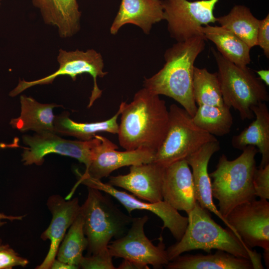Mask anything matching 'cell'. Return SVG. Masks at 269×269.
<instances>
[{"mask_svg": "<svg viewBox=\"0 0 269 269\" xmlns=\"http://www.w3.org/2000/svg\"><path fill=\"white\" fill-rule=\"evenodd\" d=\"M220 26L230 30L251 48L257 46V37L260 20L246 5H235L230 12L217 17Z\"/></svg>", "mask_w": 269, "mask_h": 269, "instance_id": "26", "label": "cell"}, {"mask_svg": "<svg viewBox=\"0 0 269 269\" xmlns=\"http://www.w3.org/2000/svg\"><path fill=\"white\" fill-rule=\"evenodd\" d=\"M108 248L98 253L83 257L79 268L83 269H116Z\"/></svg>", "mask_w": 269, "mask_h": 269, "instance_id": "30", "label": "cell"}, {"mask_svg": "<svg viewBox=\"0 0 269 269\" xmlns=\"http://www.w3.org/2000/svg\"><path fill=\"white\" fill-rule=\"evenodd\" d=\"M57 60L59 68L55 72L34 81H27L19 79L18 85L10 92L9 95L15 97L31 87L51 84L60 76H69L73 81H75L78 75L87 73L92 77L94 82L88 105V107L90 108L102 94V90L99 89L97 85V78H103L108 74L107 72L104 71V63L101 54L94 49L84 51L78 49L66 51L61 49L59 50Z\"/></svg>", "mask_w": 269, "mask_h": 269, "instance_id": "8", "label": "cell"}, {"mask_svg": "<svg viewBox=\"0 0 269 269\" xmlns=\"http://www.w3.org/2000/svg\"><path fill=\"white\" fill-rule=\"evenodd\" d=\"M200 30L206 40L213 42L218 52L226 59L241 67L251 62V48L233 32L221 26L209 24Z\"/></svg>", "mask_w": 269, "mask_h": 269, "instance_id": "25", "label": "cell"}, {"mask_svg": "<svg viewBox=\"0 0 269 269\" xmlns=\"http://www.w3.org/2000/svg\"><path fill=\"white\" fill-rule=\"evenodd\" d=\"M76 267L72 266L64 263L62 261H59L55 259L53 262L50 269H77Z\"/></svg>", "mask_w": 269, "mask_h": 269, "instance_id": "35", "label": "cell"}, {"mask_svg": "<svg viewBox=\"0 0 269 269\" xmlns=\"http://www.w3.org/2000/svg\"><path fill=\"white\" fill-rule=\"evenodd\" d=\"M2 1V0H0V5H1V1Z\"/></svg>", "mask_w": 269, "mask_h": 269, "instance_id": "41", "label": "cell"}, {"mask_svg": "<svg viewBox=\"0 0 269 269\" xmlns=\"http://www.w3.org/2000/svg\"><path fill=\"white\" fill-rule=\"evenodd\" d=\"M257 45L263 50L267 58H269V14L260 20L257 37Z\"/></svg>", "mask_w": 269, "mask_h": 269, "instance_id": "33", "label": "cell"}, {"mask_svg": "<svg viewBox=\"0 0 269 269\" xmlns=\"http://www.w3.org/2000/svg\"><path fill=\"white\" fill-rule=\"evenodd\" d=\"M255 195L262 199H269V164L256 169L253 178Z\"/></svg>", "mask_w": 269, "mask_h": 269, "instance_id": "31", "label": "cell"}, {"mask_svg": "<svg viewBox=\"0 0 269 269\" xmlns=\"http://www.w3.org/2000/svg\"><path fill=\"white\" fill-rule=\"evenodd\" d=\"M242 150L232 160L222 154L216 169L209 174L213 179V197L218 201V210L225 218L237 206L256 198L253 181L257 168L255 156L259 151L252 145Z\"/></svg>", "mask_w": 269, "mask_h": 269, "instance_id": "4", "label": "cell"}, {"mask_svg": "<svg viewBox=\"0 0 269 269\" xmlns=\"http://www.w3.org/2000/svg\"><path fill=\"white\" fill-rule=\"evenodd\" d=\"M220 149V143L218 140L210 141L187 157L185 160L192 169L196 201L202 207L215 214L232 231L231 226L213 202L211 179L208 172L210 158Z\"/></svg>", "mask_w": 269, "mask_h": 269, "instance_id": "18", "label": "cell"}, {"mask_svg": "<svg viewBox=\"0 0 269 269\" xmlns=\"http://www.w3.org/2000/svg\"><path fill=\"white\" fill-rule=\"evenodd\" d=\"M80 176L79 183H82L88 187L97 189L113 197L123 205L129 214L135 210L151 212L163 222L162 230L167 228L177 241H179L183 236L188 225V217L182 216L178 211L164 201L154 203L145 201L133 195L119 190L100 179Z\"/></svg>", "mask_w": 269, "mask_h": 269, "instance_id": "13", "label": "cell"}, {"mask_svg": "<svg viewBox=\"0 0 269 269\" xmlns=\"http://www.w3.org/2000/svg\"><path fill=\"white\" fill-rule=\"evenodd\" d=\"M98 142L93 147L89 165L83 176L100 179L120 168L153 161L155 153L144 148L120 151L107 138L97 134Z\"/></svg>", "mask_w": 269, "mask_h": 269, "instance_id": "14", "label": "cell"}, {"mask_svg": "<svg viewBox=\"0 0 269 269\" xmlns=\"http://www.w3.org/2000/svg\"><path fill=\"white\" fill-rule=\"evenodd\" d=\"M162 20V0H122L110 27V33L116 35L124 25L132 24L149 34L152 25Z\"/></svg>", "mask_w": 269, "mask_h": 269, "instance_id": "19", "label": "cell"}, {"mask_svg": "<svg viewBox=\"0 0 269 269\" xmlns=\"http://www.w3.org/2000/svg\"><path fill=\"white\" fill-rule=\"evenodd\" d=\"M87 247L83 220L80 213L61 241L57 252L56 259L79 269L83 253Z\"/></svg>", "mask_w": 269, "mask_h": 269, "instance_id": "28", "label": "cell"}, {"mask_svg": "<svg viewBox=\"0 0 269 269\" xmlns=\"http://www.w3.org/2000/svg\"><path fill=\"white\" fill-rule=\"evenodd\" d=\"M124 102H122L118 112L107 120L94 123H78L69 118V113L64 112L55 116L54 121V132L58 135L71 136L80 140H89L95 137L97 133L107 132L117 134L119 124L117 120L123 110Z\"/></svg>", "mask_w": 269, "mask_h": 269, "instance_id": "24", "label": "cell"}, {"mask_svg": "<svg viewBox=\"0 0 269 269\" xmlns=\"http://www.w3.org/2000/svg\"><path fill=\"white\" fill-rule=\"evenodd\" d=\"M193 95L198 106L224 105L217 72L211 73L206 68H194Z\"/></svg>", "mask_w": 269, "mask_h": 269, "instance_id": "29", "label": "cell"}, {"mask_svg": "<svg viewBox=\"0 0 269 269\" xmlns=\"http://www.w3.org/2000/svg\"><path fill=\"white\" fill-rule=\"evenodd\" d=\"M167 131L153 162L166 167L195 152L215 136L198 127L192 117L176 104L169 107Z\"/></svg>", "mask_w": 269, "mask_h": 269, "instance_id": "7", "label": "cell"}, {"mask_svg": "<svg viewBox=\"0 0 269 269\" xmlns=\"http://www.w3.org/2000/svg\"><path fill=\"white\" fill-rule=\"evenodd\" d=\"M232 231L249 248L269 250V202L256 198L235 207L225 218Z\"/></svg>", "mask_w": 269, "mask_h": 269, "instance_id": "12", "label": "cell"}, {"mask_svg": "<svg viewBox=\"0 0 269 269\" xmlns=\"http://www.w3.org/2000/svg\"><path fill=\"white\" fill-rule=\"evenodd\" d=\"M28 264L27 259L20 257L8 245L0 249V269H11L14 267H24Z\"/></svg>", "mask_w": 269, "mask_h": 269, "instance_id": "32", "label": "cell"}, {"mask_svg": "<svg viewBox=\"0 0 269 269\" xmlns=\"http://www.w3.org/2000/svg\"><path fill=\"white\" fill-rule=\"evenodd\" d=\"M263 258L267 267L269 268V250H264L263 253Z\"/></svg>", "mask_w": 269, "mask_h": 269, "instance_id": "38", "label": "cell"}, {"mask_svg": "<svg viewBox=\"0 0 269 269\" xmlns=\"http://www.w3.org/2000/svg\"><path fill=\"white\" fill-rule=\"evenodd\" d=\"M255 120L240 134L232 137V146L240 150L255 146L262 155L259 167L269 164V111L265 102L252 107Z\"/></svg>", "mask_w": 269, "mask_h": 269, "instance_id": "21", "label": "cell"}, {"mask_svg": "<svg viewBox=\"0 0 269 269\" xmlns=\"http://www.w3.org/2000/svg\"><path fill=\"white\" fill-rule=\"evenodd\" d=\"M120 115L117 134L120 145L125 150L144 148L156 153L168 129L165 102L143 87L130 103L124 102Z\"/></svg>", "mask_w": 269, "mask_h": 269, "instance_id": "1", "label": "cell"}, {"mask_svg": "<svg viewBox=\"0 0 269 269\" xmlns=\"http://www.w3.org/2000/svg\"><path fill=\"white\" fill-rule=\"evenodd\" d=\"M80 213L89 255L107 249L112 239L125 235L134 218L123 212L107 194L91 187H88V195Z\"/></svg>", "mask_w": 269, "mask_h": 269, "instance_id": "5", "label": "cell"}, {"mask_svg": "<svg viewBox=\"0 0 269 269\" xmlns=\"http://www.w3.org/2000/svg\"><path fill=\"white\" fill-rule=\"evenodd\" d=\"M192 119L198 127L214 136L228 134L233 123L230 108L225 105L199 106Z\"/></svg>", "mask_w": 269, "mask_h": 269, "instance_id": "27", "label": "cell"}, {"mask_svg": "<svg viewBox=\"0 0 269 269\" xmlns=\"http://www.w3.org/2000/svg\"><path fill=\"white\" fill-rule=\"evenodd\" d=\"M21 112L19 117L12 119L9 124L21 132L28 131L36 133L54 132V108L61 107L54 103L42 104L30 97L20 96Z\"/></svg>", "mask_w": 269, "mask_h": 269, "instance_id": "22", "label": "cell"}, {"mask_svg": "<svg viewBox=\"0 0 269 269\" xmlns=\"http://www.w3.org/2000/svg\"><path fill=\"white\" fill-rule=\"evenodd\" d=\"M44 22L55 27L59 36L68 38L80 29L81 12L77 0H32Z\"/></svg>", "mask_w": 269, "mask_h": 269, "instance_id": "20", "label": "cell"}, {"mask_svg": "<svg viewBox=\"0 0 269 269\" xmlns=\"http://www.w3.org/2000/svg\"><path fill=\"white\" fill-rule=\"evenodd\" d=\"M148 217L144 215L134 218L127 232L111 241L108 246L113 257L121 258L154 269H161L169 262L162 237L154 245L144 233V225Z\"/></svg>", "mask_w": 269, "mask_h": 269, "instance_id": "10", "label": "cell"}, {"mask_svg": "<svg viewBox=\"0 0 269 269\" xmlns=\"http://www.w3.org/2000/svg\"><path fill=\"white\" fill-rule=\"evenodd\" d=\"M206 40L201 34L177 42L165 51L163 67L143 81L144 88L172 98L192 117L197 109L193 95L194 63L204 50Z\"/></svg>", "mask_w": 269, "mask_h": 269, "instance_id": "2", "label": "cell"}, {"mask_svg": "<svg viewBox=\"0 0 269 269\" xmlns=\"http://www.w3.org/2000/svg\"><path fill=\"white\" fill-rule=\"evenodd\" d=\"M163 200L177 211L187 214L196 203L192 172L185 159L165 167L162 185Z\"/></svg>", "mask_w": 269, "mask_h": 269, "instance_id": "17", "label": "cell"}, {"mask_svg": "<svg viewBox=\"0 0 269 269\" xmlns=\"http://www.w3.org/2000/svg\"><path fill=\"white\" fill-rule=\"evenodd\" d=\"M3 244H2V241L1 239L0 238V249L2 247Z\"/></svg>", "mask_w": 269, "mask_h": 269, "instance_id": "40", "label": "cell"}, {"mask_svg": "<svg viewBox=\"0 0 269 269\" xmlns=\"http://www.w3.org/2000/svg\"><path fill=\"white\" fill-rule=\"evenodd\" d=\"M164 267L167 269H254L250 259L221 250L213 254L180 255Z\"/></svg>", "mask_w": 269, "mask_h": 269, "instance_id": "23", "label": "cell"}, {"mask_svg": "<svg viewBox=\"0 0 269 269\" xmlns=\"http://www.w3.org/2000/svg\"><path fill=\"white\" fill-rule=\"evenodd\" d=\"M224 105L237 111L242 120L253 119L251 108L269 100L266 85L247 66L229 61L212 48Z\"/></svg>", "mask_w": 269, "mask_h": 269, "instance_id": "6", "label": "cell"}, {"mask_svg": "<svg viewBox=\"0 0 269 269\" xmlns=\"http://www.w3.org/2000/svg\"><path fill=\"white\" fill-rule=\"evenodd\" d=\"M22 138L28 146L21 154V160L25 165H41L45 155L54 153L75 158L84 163L86 168L90 164L92 149L99 141L97 134L89 140H72L62 138L52 132L35 133L33 135H24Z\"/></svg>", "mask_w": 269, "mask_h": 269, "instance_id": "11", "label": "cell"}, {"mask_svg": "<svg viewBox=\"0 0 269 269\" xmlns=\"http://www.w3.org/2000/svg\"><path fill=\"white\" fill-rule=\"evenodd\" d=\"M6 223V222L4 221H0V228L3 226L4 224Z\"/></svg>", "mask_w": 269, "mask_h": 269, "instance_id": "39", "label": "cell"}, {"mask_svg": "<svg viewBox=\"0 0 269 269\" xmlns=\"http://www.w3.org/2000/svg\"><path fill=\"white\" fill-rule=\"evenodd\" d=\"M165 167L151 162L130 166V172L111 176L108 183L122 188L142 200L154 203L163 200L162 185Z\"/></svg>", "mask_w": 269, "mask_h": 269, "instance_id": "15", "label": "cell"}, {"mask_svg": "<svg viewBox=\"0 0 269 269\" xmlns=\"http://www.w3.org/2000/svg\"><path fill=\"white\" fill-rule=\"evenodd\" d=\"M219 0H163L164 20L171 38L182 42L203 34L200 27L217 22L214 9Z\"/></svg>", "mask_w": 269, "mask_h": 269, "instance_id": "9", "label": "cell"}, {"mask_svg": "<svg viewBox=\"0 0 269 269\" xmlns=\"http://www.w3.org/2000/svg\"><path fill=\"white\" fill-rule=\"evenodd\" d=\"M259 76V78L267 86H269V70L267 69H262L256 71Z\"/></svg>", "mask_w": 269, "mask_h": 269, "instance_id": "36", "label": "cell"}, {"mask_svg": "<svg viewBox=\"0 0 269 269\" xmlns=\"http://www.w3.org/2000/svg\"><path fill=\"white\" fill-rule=\"evenodd\" d=\"M25 217V215L22 216H11V215H7L3 213H0V220L6 219L9 221H14V220H21L23 218Z\"/></svg>", "mask_w": 269, "mask_h": 269, "instance_id": "37", "label": "cell"}, {"mask_svg": "<svg viewBox=\"0 0 269 269\" xmlns=\"http://www.w3.org/2000/svg\"><path fill=\"white\" fill-rule=\"evenodd\" d=\"M47 205L52 217L41 238L43 240H49L50 244L46 257L36 268L37 269H50L61 241L80 212L81 206L78 198L65 199L59 195H54L48 198Z\"/></svg>", "mask_w": 269, "mask_h": 269, "instance_id": "16", "label": "cell"}, {"mask_svg": "<svg viewBox=\"0 0 269 269\" xmlns=\"http://www.w3.org/2000/svg\"><path fill=\"white\" fill-rule=\"evenodd\" d=\"M187 215L188 225L183 236L166 250L169 261L186 252L202 250L210 253L216 249L250 259L254 269L264 268L261 254L248 247L230 228L224 229L215 222L208 210L197 201Z\"/></svg>", "mask_w": 269, "mask_h": 269, "instance_id": "3", "label": "cell"}, {"mask_svg": "<svg viewBox=\"0 0 269 269\" xmlns=\"http://www.w3.org/2000/svg\"><path fill=\"white\" fill-rule=\"evenodd\" d=\"M118 269H149L148 267L138 264L135 262L124 259L117 268Z\"/></svg>", "mask_w": 269, "mask_h": 269, "instance_id": "34", "label": "cell"}]
</instances>
